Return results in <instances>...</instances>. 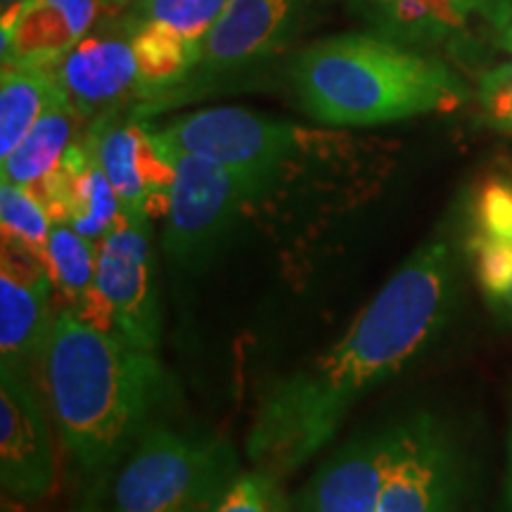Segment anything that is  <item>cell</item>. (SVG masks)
I'll use <instances>...</instances> for the list:
<instances>
[{"label": "cell", "mask_w": 512, "mask_h": 512, "mask_svg": "<svg viewBox=\"0 0 512 512\" xmlns=\"http://www.w3.org/2000/svg\"><path fill=\"white\" fill-rule=\"evenodd\" d=\"M453 297L456 254L439 235L415 249L325 354L271 384L247 434L254 467L283 477L309 463L361 396L399 375L437 339Z\"/></svg>", "instance_id": "cell-1"}, {"label": "cell", "mask_w": 512, "mask_h": 512, "mask_svg": "<svg viewBox=\"0 0 512 512\" xmlns=\"http://www.w3.org/2000/svg\"><path fill=\"white\" fill-rule=\"evenodd\" d=\"M50 420L74 470L100 484L181 399L155 351L62 309L41 361Z\"/></svg>", "instance_id": "cell-2"}, {"label": "cell", "mask_w": 512, "mask_h": 512, "mask_svg": "<svg viewBox=\"0 0 512 512\" xmlns=\"http://www.w3.org/2000/svg\"><path fill=\"white\" fill-rule=\"evenodd\" d=\"M302 110L328 126H380L453 112L465 86L434 57L370 34L325 38L302 50L292 67Z\"/></svg>", "instance_id": "cell-3"}, {"label": "cell", "mask_w": 512, "mask_h": 512, "mask_svg": "<svg viewBox=\"0 0 512 512\" xmlns=\"http://www.w3.org/2000/svg\"><path fill=\"white\" fill-rule=\"evenodd\" d=\"M240 475L228 439L159 422L114 477L110 512H214Z\"/></svg>", "instance_id": "cell-4"}, {"label": "cell", "mask_w": 512, "mask_h": 512, "mask_svg": "<svg viewBox=\"0 0 512 512\" xmlns=\"http://www.w3.org/2000/svg\"><path fill=\"white\" fill-rule=\"evenodd\" d=\"M145 124L166 159L190 155L226 166L259 185L261 204L280 190L320 138L290 121L268 119L245 107H211L166 124Z\"/></svg>", "instance_id": "cell-5"}, {"label": "cell", "mask_w": 512, "mask_h": 512, "mask_svg": "<svg viewBox=\"0 0 512 512\" xmlns=\"http://www.w3.org/2000/svg\"><path fill=\"white\" fill-rule=\"evenodd\" d=\"M176 178L164 216L162 249L176 271H200L219 254L242 216L261 204V190L247 176L209 159L169 157Z\"/></svg>", "instance_id": "cell-6"}, {"label": "cell", "mask_w": 512, "mask_h": 512, "mask_svg": "<svg viewBox=\"0 0 512 512\" xmlns=\"http://www.w3.org/2000/svg\"><path fill=\"white\" fill-rule=\"evenodd\" d=\"M150 223L121 216L117 226L98 242L93 290L72 311L83 323L114 332L133 347L157 351L162 311Z\"/></svg>", "instance_id": "cell-7"}, {"label": "cell", "mask_w": 512, "mask_h": 512, "mask_svg": "<svg viewBox=\"0 0 512 512\" xmlns=\"http://www.w3.org/2000/svg\"><path fill=\"white\" fill-rule=\"evenodd\" d=\"M50 411L34 375L0 366V484L8 501L36 505L55 491Z\"/></svg>", "instance_id": "cell-8"}, {"label": "cell", "mask_w": 512, "mask_h": 512, "mask_svg": "<svg viewBox=\"0 0 512 512\" xmlns=\"http://www.w3.org/2000/svg\"><path fill=\"white\" fill-rule=\"evenodd\" d=\"M83 136L117 192L128 219L152 221L166 216L176 169L147 131L145 121L124 117V107L100 114Z\"/></svg>", "instance_id": "cell-9"}, {"label": "cell", "mask_w": 512, "mask_h": 512, "mask_svg": "<svg viewBox=\"0 0 512 512\" xmlns=\"http://www.w3.org/2000/svg\"><path fill=\"white\" fill-rule=\"evenodd\" d=\"M377 512H456L458 458L430 415L394 425Z\"/></svg>", "instance_id": "cell-10"}, {"label": "cell", "mask_w": 512, "mask_h": 512, "mask_svg": "<svg viewBox=\"0 0 512 512\" xmlns=\"http://www.w3.org/2000/svg\"><path fill=\"white\" fill-rule=\"evenodd\" d=\"M311 0H230L200 41L190 79H211L254 67L280 53L302 24Z\"/></svg>", "instance_id": "cell-11"}, {"label": "cell", "mask_w": 512, "mask_h": 512, "mask_svg": "<svg viewBox=\"0 0 512 512\" xmlns=\"http://www.w3.org/2000/svg\"><path fill=\"white\" fill-rule=\"evenodd\" d=\"M53 280L29 249L3 242L0 254V366L36 373L41 368L55 316Z\"/></svg>", "instance_id": "cell-12"}, {"label": "cell", "mask_w": 512, "mask_h": 512, "mask_svg": "<svg viewBox=\"0 0 512 512\" xmlns=\"http://www.w3.org/2000/svg\"><path fill=\"white\" fill-rule=\"evenodd\" d=\"M50 69L83 121L121 110L128 95H138V64L124 22L88 31Z\"/></svg>", "instance_id": "cell-13"}, {"label": "cell", "mask_w": 512, "mask_h": 512, "mask_svg": "<svg viewBox=\"0 0 512 512\" xmlns=\"http://www.w3.org/2000/svg\"><path fill=\"white\" fill-rule=\"evenodd\" d=\"M31 195L46 207L53 223H67L93 242L105 238L124 216L117 192L83 133L69 147L55 174Z\"/></svg>", "instance_id": "cell-14"}, {"label": "cell", "mask_w": 512, "mask_h": 512, "mask_svg": "<svg viewBox=\"0 0 512 512\" xmlns=\"http://www.w3.org/2000/svg\"><path fill=\"white\" fill-rule=\"evenodd\" d=\"M392 439L389 427L339 448L304 486L297 512H377Z\"/></svg>", "instance_id": "cell-15"}, {"label": "cell", "mask_w": 512, "mask_h": 512, "mask_svg": "<svg viewBox=\"0 0 512 512\" xmlns=\"http://www.w3.org/2000/svg\"><path fill=\"white\" fill-rule=\"evenodd\" d=\"M91 31L60 0H24L3 10V67H53Z\"/></svg>", "instance_id": "cell-16"}, {"label": "cell", "mask_w": 512, "mask_h": 512, "mask_svg": "<svg viewBox=\"0 0 512 512\" xmlns=\"http://www.w3.org/2000/svg\"><path fill=\"white\" fill-rule=\"evenodd\" d=\"M138 64L140 98H162L183 81H190L200 62V43L159 22H126Z\"/></svg>", "instance_id": "cell-17"}, {"label": "cell", "mask_w": 512, "mask_h": 512, "mask_svg": "<svg viewBox=\"0 0 512 512\" xmlns=\"http://www.w3.org/2000/svg\"><path fill=\"white\" fill-rule=\"evenodd\" d=\"M79 112L74 110L67 95H62L50 110L38 119L31 128L29 136L19 143V147L10 157L0 159L3 162V181L22 185L34 192L43 181L55 174L57 166L62 164L64 155L79 138Z\"/></svg>", "instance_id": "cell-18"}, {"label": "cell", "mask_w": 512, "mask_h": 512, "mask_svg": "<svg viewBox=\"0 0 512 512\" xmlns=\"http://www.w3.org/2000/svg\"><path fill=\"white\" fill-rule=\"evenodd\" d=\"M370 24L387 36L408 41H432L456 34L472 15L470 0H354ZM396 41V43H399Z\"/></svg>", "instance_id": "cell-19"}, {"label": "cell", "mask_w": 512, "mask_h": 512, "mask_svg": "<svg viewBox=\"0 0 512 512\" xmlns=\"http://www.w3.org/2000/svg\"><path fill=\"white\" fill-rule=\"evenodd\" d=\"M64 95L50 67H3L0 79V159L10 157Z\"/></svg>", "instance_id": "cell-20"}, {"label": "cell", "mask_w": 512, "mask_h": 512, "mask_svg": "<svg viewBox=\"0 0 512 512\" xmlns=\"http://www.w3.org/2000/svg\"><path fill=\"white\" fill-rule=\"evenodd\" d=\"M46 268L64 309H76L93 290L98 268V242L83 238L67 223H53L46 252Z\"/></svg>", "instance_id": "cell-21"}, {"label": "cell", "mask_w": 512, "mask_h": 512, "mask_svg": "<svg viewBox=\"0 0 512 512\" xmlns=\"http://www.w3.org/2000/svg\"><path fill=\"white\" fill-rule=\"evenodd\" d=\"M465 249L479 290L498 311L512 318V230L484 233L467 228Z\"/></svg>", "instance_id": "cell-22"}, {"label": "cell", "mask_w": 512, "mask_h": 512, "mask_svg": "<svg viewBox=\"0 0 512 512\" xmlns=\"http://www.w3.org/2000/svg\"><path fill=\"white\" fill-rule=\"evenodd\" d=\"M0 226L3 242L29 249L46 264L53 219L27 188L8 181L0 183Z\"/></svg>", "instance_id": "cell-23"}, {"label": "cell", "mask_w": 512, "mask_h": 512, "mask_svg": "<svg viewBox=\"0 0 512 512\" xmlns=\"http://www.w3.org/2000/svg\"><path fill=\"white\" fill-rule=\"evenodd\" d=\"M230 0H140L124 12L126 22H159L200 43Z\"/></svg>", "instance_id": "cell-24"}, {"label": "cell", "mask_w": 512, "mask_h": 512, "mask_svg": "<svg viewBox=\"0 0 512 512\" xmlns=\"http://www.w3.org/2000/svg\"><path fill=\"white\" fill-rule=\"evenodd\" d=\"M280 477L254 467L242 472L223 494L214 512H292L278 484Z\"/></svg>", "instance_id": "cell-25"}, {"label": "cell", "mask_w": 512, "mask_h": 512, "mask_svg": "<svg viewBox=\"0 0 512 512\" xmlns=\"http://www.w3.org/2000/svg\"><path fill=\"white\" fill-rule=\"evenodd\" d=\"M477 100L486 124L512 136V60L479 76Z\"/></svg>", "instance_id": "cell-26"}, {"label": "cell", "mask_w": 512, "mask_h": 512, "mask_svg": "<svg viewBox=\"0 0 512 512\" xmlns=\"http://www.w3.org/2000/svg\"><path fill=\"white\" fill-rule=\"evenodd\" d=\"M479 15H486L491 22L498 24L505 17V12L512 8V0H470Z\"/></svg>", "instance_id": "cell-27"}, {"label": "cell", "mask_w": 512, "mask_h": 512, "mask_svg": "<svg viewBox=\"0 0 512 512\" xmlns=\"http://www.w3.org/2000/svg\"><path fill=\"white\" fill-rule=\"evenodd\" d=\"M496 31H498V46L512 53V8L505 12V17L496 24Z\"/></svg>", "instance_id": "cell-28"}, {"label": "cell", "mask_w": 512, "mask_h": 512, "mask_svg": "<svg viewBox=\"0 0 512 512\" xmlns=\"http://www.w3.org/2000/svg\"><path fill=\"white\" fill-rule=\"evenodd\" d=\"M98 3H100L102 10H107L110 15H117V12L131 10L133 5L140 3V0H98Z\"/></svg>", "instance_id": "cell-29"}, {"label": "cell", "mask_w": 512, "mask_h": 512, "mask_svg": "<svg viewBox=\"0 0 512 512\" xmlns=\"http://www.w3.org/2000/svg\"><path fill=\"white\" fill-rule=\"evenodd\" d=\"M508 503L512 512V444H510V479H508Z\"/></svg>", "instance_id": "cell-30"}, {"label": "cell", "mask_w": 512, "mask_h": 512, "mask_svg": "<svg viewBox=\"0 0 512 512\" xmlns=\"http://www.w3.org/2000/svg\"><path fill=\"white\" fill-rule=\"evenodd\" d=\"M72 512H100V510L95 508L93 503H83V505H79V508H74Z\"/></svg>", "instance_id": "cell-31"}, {"label": "cell", "mask_w": 512, "mask_h": 512, "mask_svg": "<svg viewBox=\"0 0 512 512\" xmlns=\"http://www.w3.org/2000/svg\"><path fill=\"white\" fill-rule=\"evenodd\" d=\"M17 3H24V0H3V10L10 8V5H17Z\"/></svg>", "instance_id": "cell-32"}]
</instances>
